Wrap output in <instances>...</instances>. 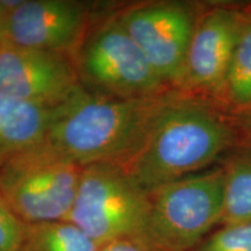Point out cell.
Listing matches in <instances>:
<instances>
[{
    "label": "cell",
    "mask_w": 251,
    "mask_h": 251,
    "mask_svg": "<svg viewBox=\"0 0 251 251\" xmlns=\"http://www.w3.org/2000/svg\"><path fill=\"white\" fill-rule=\"evenodd\" d=\"M52 111L0 96V161L45 141Z\"/></svg>",
    "instance_id": "8fae6325"
},
{
    "label": "cell",
    "mask_w": 251,
    "mask_h": 251,
    "mask_svg": "<svg viewBox=\"0 0 251 251\" xmlns=\"http://www.w3.org/2000/svg\"><path fill=\"white\" fill-rule=\"evenodd\" d=\"M87 12L70 0H23L8 12L6 46L70 55L84 41Z\"/></svg>",
    "instance_id": "30bf717a"
},
{
    "label": "cell",
    "mask_w": 251,
    "mask_h": 251,
    "mask_svg": "<svg viewBox=\"0 0 251 251\" xmlns=\"http://www.w3.org/2000/svg\"><path fill=\"white\" fill-rule=\"evenodd\" d=\"M241 17V6L221 4L201 7L187 50L179 91L220 105Z\"/></svg>",
    "instance_id": "ba28073f"
},
{
    "label": "cell",
    "mask_w": 251,
    "mask_h": 251,
    "mask_svg": "<svg viewBox=\"0 0 251 251\" xmlns=\"http://www.w3.org/2000/svg\"><path fill=\"white\" fill-rule=\"evenodd\" d=\"M170 92L155 98L127 99L90 93L81 87L54 108L46 141L81 168L119 166L142 143Z\"/></svg>",
    "instance_id": "7a4b0ae2"
},
{
    "label": "cell",
    "mask_w": 251,
    "mask_h": 251,
    "mask_svg": "<svg viewBox=\"0 0 251 251\" xmlns=\"http://www.w3.org/2000/svg\"><path fill=\"white\" fill-rule=\"evenodd\" d=\"M220 105L233 115L251 111V5L242 7L236 43Z\"/></svg>",
    "instance_id": "4fadbf2b"
},
{
    "label": "cell",
    "mask_w": 251,
    "mask_h": 251,
    "mask_svg": "<svg viewBox=\"0 0 251 251\" xmlns=\"http://www.w3.org/2000/svg\"><path fill=\"white\" fill-rule=\"evenodd\" d=\"M93 240L67 220L26 225L19 251H98Z\"/></svg>",
    "instance_id": "5bb4252c"
},
{
    "label": "cell",
    "mask_w": 251,
    "mask_h": 251,
    "mask_svg": "<svg viewBox=\"0 0 251 251\" xmlns=\"http://www.w3.org/2000/svg\"><path fill=\"white\" fill-rule=\"evenodd\" d=\"M149 198L117 165L83 166L67 221L98 244L118 240L146 242ZM148 244V243H147Z\"/></svg>",
    "instance_id": "5b68a950"
},
{
    "label": "cell",
    "mask_w": 251,
    "mask_h": 251,
    "mask_svg": "<svg viewBox=\"0 0 251 251\" xmlns=\"http://www.w3.org/2000/svg\"><path fill=\"white\" fill-rule=\"evenodd\" d=\"M235 118H236L238 130H240L241 143L251 146V111L235 115Z\"/></svg>",
    "instance_id": "ac0fdd59"
},
{
    "label": "cell",
    "mask_w": 251,
    "mask_h": 251,
    "mask_svg": "<svg viewBox=\"0 0 251 251\" xmlns=\"http://www.w3.org/2000/svg\"><path fill=\"white\" fill-rule=\"evenodd\" d=\"M240 144L235 115L211 99L172 90L142 143L119 168L148 193L213 168Z\"/></svg>",
    "instance_id": "6da1fadb"
},
{
    "label": "cell",
    "mask_w": 251,
    "mask_h": 251,
    "mask_svg": "<svg viewBox=\"0 0 251 251\" xmlns=\"http://www.w3.org/2000/svg\"><path fill=\"white\" fill-rule=\"evenodd\" d=\"M194 251H251V221L219 226Z\"/></svg>",
    "instance_id": "9a60e30c"
},
{
    "label": "cell",
    "mask_w": 251,
    "mask_h": 251,
    "mask_svg": "<svg viewBox=\"0 0 251 251\" xmlns=\"http://www.w3.org/2000/svg\"><path fill=\"white\" fill-rule=\"evenodd\" d=\"M221 163L224 208L220 226L251 221V146L241 143Z\"/></svg>",
    "instance_id": "7c38bea8"
},
{
    "label": "cell",
    "mask_w": 251,
    "mask_h": 251,
    "mask_svg": "<svg viewBox=\"0 0 251 251\" xmlns=\"http://www.w3.org/2000/svg\"><path fill=\"white\" fill-rule=\"evenodd\" d=\"M201 7L180 1H152L115 14L156 74L174 90L180 87Z\"/></svg>",
    "instance_id": "52a82bcc"
},
{
    "label": "cell",
    "mask_w": 251,
    "mask_h": 251,
    "mask_svg": "<svg viewBox=\"0 0 251 251\" xmlns=\"http://www.w3.org/2000/svg\"><path fill=\"white\" fill-rule=\"evenodd\" d=\"M146 242L161 251H194L219 227L224 208L221 165L148 192Z\"/></svg>",
    "instance_id": "277c9868"
},
{
    "label": "cell",
    "mask_w": 251,
    "mask_h": 251,
    "mask_svg": "<svg viewBox=\"0 0 251 251\" xmlns=\"http://www.w3.org/2000/svg\"><path fill=\"white\" fill-rule=\"evenodd\" d=\"M24 224L0 197V251H19L23 243Z\"/></svg>",
    "instance_id": "2e32d148"
},
{
    "label": "cell",
    "mask_w": 251,
    "mask_h": 251,
    "mask_svg": "<svg viewBox=\"0 0 251 251\" xmlns=\"http://www.w3.org/2000/svg\"><path fill=\"white\" fill-rule=\"evenodd\" d=\"M80 81L98 94L117 98H155L170 92L117 15L106 19L83 41L75 61Z\"/></svg>",
    "instance_id": "8992f818"
},
{
    "label": "cell",
    "mask_w": 251,
    "mask_h": 251,
    "mask_svg": "<svg viewBox=\"0 0 251 251\" xmlns=\"http://www.w3.org/2000/svg\"><path fill=\"white\" fill-rule=\"evenodd\" d=\"M98 251H161L139 240H118L99 247Z\"/></svg>",
    "instance_id": "e0dca14e"
},
{
    "label": "cell",
    "mask_w": 251,
    "mask_h": 251,
    "mask_svg": "<svg viewBox=\"0 0 251 251\" xmlns=\"http://www.w3.org/2000/svg\"><path fill=\"white\" fill-rule=\"evenodd\" d=\"M81 169L45 140L0 161V197L26 225L65 220Z\"/></svg>",
    "instance_id": "3957f363"
},
{
    "label": "cell",
    "mask_w": 251,
    "mask_h": 251,
    "mask_svg": "<svg viewBox=\"0 0 251 251\" xmlns=\"http://www.w3.org/2000/svg\"><path fill=\"white\" fill-rule=\"evenodd\" d=\"M8 9L5 7L0 1V47L5 43V33H6V23H7Z\"/></svg>",
    "instance_id": "d6986e66"
},
{
    "label": "cell",
    "mask_w": 251,
    "mask_h": 251,
    "mask_svg": "<svg viewBox=\"0 0 251 251\" xmlns=\"http://www.w3.org/2000/svg\"><path fill=\"white\" fill-rule=\"evenodd\" d=\"M81 87L70 55L6 45L0 47V96L56 108Z\"/></svg>",
    "instance_id": "9c48e42d"
}]
</instances>
